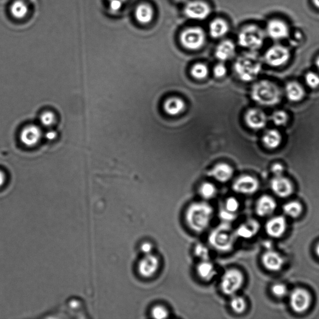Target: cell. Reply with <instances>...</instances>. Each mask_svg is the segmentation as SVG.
I'll list each match as a JSON object with an SVG mask.
<instances>
[{"instance_id": "8fae6325", "label": "cell", "mask_w": 319, "mask_h": 319, "mask_svg": "<svg viewBox=\"0 0 319 319\" xmlns=\"http://www.w3.org/2000/svg\"><path fill=\"white\" fill-rule=\"evenodd\" d=\"M233 190L236 193L243 194L255 193L259 188V182L256 178L250 175H243L235 181Z\"/></svg>"}, {"instance_id": "5b68a950", "label": "cell", "mask_w": 319, "mask_h": 319, "mask_svg": "<svg viewBox=\"0 0 319 319\" xmlns=\"http://www.w3.org/2000/svg\"><path fill=\"white\" fill-rule=\"evenodd\" d=\"M264 33L256 25H249L244 28L238 35V43L241 47L255 51L263 45Z\"/></svg>"}, {"instance_id": "7dc6e473", "label": "cell", "mask_w": 319, "mask_h": 319, "mask_svg": "<svg viewBox=\"0 0 319 319\" xmlns=\"http://www.w3.org/2000/svg\"><path fill=\"white\" fill-rule=\"evenodd\" d=\"M5 181H6V176L2 171H0V187L4 185Z\"/></svg>"}, {"instance_id": "d4e9b609", "label": "cell", "mask_w": 319, "mask_h": 319, "mask_svg": "<svg viewBox=\"0 0 319 319\" xmlns=\"http://www.w3.org/2000/svg\"><path fill=\"white\" fill-rule=\"evenodd\" d=\"M198 276L205 281H211L217 274L214 264L209 261H201L196 267Z\"/></svg>"}, {"instance_id": "9a60e30c", "label": "cell", "mask_w": 319, "mask_h": 319, "mask_svg": "<svg viewBox=\"0 0 319 319\" xmlns=\"http://www.w3.org/2000/svg\"><path fill=\"white\" fill-rule=\"evenodd\" d=\"M267 32L273 40H283L289 35V28L283 21L272 20L267 25Z\"/></svg>"}, {"instance_id": "836d02e7", "label": "cell", "mask_w": 319, "mask_h": 319, "mask_svg": "<svg viewBox=\"0 0 319 319\" xmlns=\"http://www.w3.org/2000/svg\"><path fill=\"white\" fill-rule=\"evenodd\" d=\"M194 255L201 261H209L210 254L208 248L203 244L198 243L195 246L194 250Z\"/></svg>"}, {"instance_id": "f546056e", "label": "cell", "mask_w": 319, "mask_h": 319, "mask_svg": "<svg viewBox=\"0 0 319 319\" xmlns=\"http://www.w3.org/2000/svg\"><path fill=\"white\" fill-rule=\"evenodd\" d=\"M200 196L204 199H211L217 195V189L214 184L205 182L201 184L199 188Z\"/></svg>"}, {"instance_id": "bcb514c9", "label": "cell", "mask_w": 319, "mask_h": 319, "mask_svg": "<svg viewBox=\"0 0 319 319\" xmlns=\"http://www.w3.org/2000/svg\"><path fill=\"white\" fill-rule=\"evenodd\" d=\"M56 136L57 134L54 131H49L46 135V139H47L48 140H50V141H52V140H54V139H55Z\"/></svg>"}, {"instance_id": "681fc988", "label": "cell", "mask_w": 319, "mask_h": 319, "mask_svg": "<svg viewBox=\"0 0 319 319\" xmlns=\"http://www.w3.org/2000/svg\"><path fill=\"white\" fill-rule=\"evenodd\" d=\"M315 63H316V66H317V68L319 69V56L318 57L317 59H316Z\"/></svg>"}, {"instance_id": "52a82bcc", "label": "cell", "mask_w": 319, "mask_h": 319, "mask_svg": "<svg viewBox=\"0 0 319 319\" xmlns=\"http://www.w3.org/2000/svg\"><path fill=\"white\" fill-rule=\"evenodd\" d=\"M206 41V35L200 28H187L181 33L180 41L184 48L196 51L203 47Z\"/></svg>"}, {"instance_id": "8d00e7d4", "label": "cell", "mask_w": 319, "mask_h": 319, "mask_svg": "<svg viewBox=\"0 0 319 319\" xmlns=\"http://www.w3.org/2000/svg\"><path fill=\"white\" fill-rule=\"evenodd\" d=\"M224 208L233 214H237L240 208V203L235 197H230L226 199Z\"/></svg>"}, {"instance_id": "7402d4cb", "label": "cell", "mask_w": 319, "mask_h": 319, "mask_svg": "<svg viewBox=\"0 0 319 319\" xmlns=\"http://www.w3.org/2000/svg\"><path fill=\"white\" fill-rule=\"evenodd\" d=\"M259 228L258 222L255 220H249L237 228L235 231L236 235L243 239H250L258 232Z\"/></svg>"}, {"instance_id": "ba28073f", "label": "cell", "mask_w": 319, "mask_h": 319, "mask_svg": "<svg viewBox=\"0 0 319 319\" xmlns=\"http://www.w3.org/2000/svg\"><path fill=\"white\" fill-rule=\"evenodd\" d=\"M289 49L281 45L272 46L265 54L266 63L274 67L284 66L289 61Z\"/></svg>"}, {"instance_id": "3957f363", "label": "cell", "mask_w": 319, "mask_h": 319, "mask_svg": "<svg viewBox=\"0 0 319 319\" xmlns=\"http://www.w3.org/2000/svg\"><path fill=\"white\" fill-rule=\"evenodd\" d=\"M251 97L259 105L273 106L281 101L282 92L275 83L268 80H263L253 85L251 90Z\"/></svg>"}, {"instance_id": "c3c4849f", "label": "cell", "mask_w": 319, "mask_h": 319, "mask_svg": "<svg viewBox=\"0 0 319 319\" xmlns=\"http://www.w3.org/2000/svg\"><path fill=\"white\" fill-rule=\"evenodd\" d=\"M312 2L315 7L319 9V0H312Z\"/></svg>"}, {"instance_id": "7bdbcfd3", "label": "cell", "mask_w": 319, "mask_h": 319, "mask_svg": "<svg viewBox=\"0 0 319 319\" xmlns=\"http://www.w3.org/2000/svg\"><path fill=\"white\" fill-rule=\"evenodd\" d=\"M227 70L224 64H217V66L215 67V76L217 77H219V78H222V77H224L226 74H227Z\"/></svg>"}, {"instance_id": "277c9868", "label": "cell", "mask_w": 319, "mask_h": 319, "mask_svg": "<svg viewBox=\"0 0 319 319\" xmlns=\"http://www.w3.org/2000/svg\"><path fill=\"white\" fill-rule=\"evenodd\" d=\"M237 237L230 224L223 222L210 233L208 241L215 250L227 253L233 250Z\"/></svg>"}, {"instance_id": "d6a6232c", "label": "cell", "mask_w": 319, "mask_h": 319, "mask_svg": "<svg viewBox=\"0 0 319 319\" xmlns=\"http://www.w3.org/2000/svg\"><path fill=\"white\" fill-rule=\"evenodd\" d=\"M191 73L194 78L203 79L206 78L208 74V69L206 65L203 64H196L192 67Z\"/></svg>"}, {"instance_id": "83f0119b", "label": "cell", "mask_w": 319, "mask_h": 319, "mask_svg": "<svg viewBox=\"0 0 319 319\" xmlns=\"http://www.w3.org/2000/svg\"><path fill=\"white\" fill-rule=\"evenodd\" d=\"M154 10L147 4H141L137 7L135 12V17L137 22L142 25L149 24L154 18Z\"/></svg>"}, {"instance_id": "e575fe53", "label": "cell", "mask_w": 319, "mask_h": 319, "mask_svg": "<svg viewBox=\"0 0 319 319\" xmlns=\"http://www.w3.org/2000/svg\"><path fill=\"white\" fill-rule=\"evenodd\" d=\"M288 115L283 111H277L272 114V121L276 126H284L288 122Z\"/></svg>"}, {"instance_id": "1f68e13d", "label": "cell", "mask_w": 319, "mask_h": 319, "mask_svg": "<svg viewBox=\"0 0 319 319\" xmlns=\"http://www.w3.org/2000/svg\"><path fill=\"white\" fill-rule=\"evenodd\" d=\"M230 306L235 313L240 314V313L245 312L247 304H246V300L243 297L235 296L231 299Z\"/></svg>"}, {"instance_id": "e0dca14e", "label": "cell", "mask_w": 319, "mask_h": 319, "mask_svg": "<svg viewBox=\"0 0 319 319\" xmlns=\"http://www.w3.org/2000/svg\"><path fill=\"white\" fill-rule=\"evenodd\" d=\"M286 220L282 217L273 218L267 223L266 226L267 233L273 238L281 237L286 230Z\"/></svg>"}, {"instance_id": "cb8c5ba5", "label": "cell", "mask_w": 319, "mask_h": 319, "mask_svg": "<svg viewBox=\"0 0 319 319\" xmlns=\"http://www.w3.org/2000/svg\"><path fill=\"white\" fill-rule=\"evenodd\" d=\"M263 145L267 149H276L281 145L282 137L281 133L277 130L270 129L266 131L262 139Z\"/></svg>"}, {"instance_id": "ac0fdd59", "label": "cell", "mask_w": 319, "mask_h": 319, "mask_svg": "<svg viewBox=\"0 0 319 319\" xmlns=\"http://www.w3.org/2000/svg\"><path fill=\"white\" fill-rule=\"evenodd\" d=\"M263 265L271 271H279L284 264V259L278 253L269 251L264 253L262 258Z\"/></svg>"}, {"instance_id": "6da1fadb", "label": "cell", "mask_w": 319, "mask_h": 319, "mask_svg": "<svg viewBox=\"0 0 319 319\" xmlns=\"http://www.w3.org/2000/svg\"><path fill=\"white\" fill-rule=\"evenodd\" d=\"M214 212V207L206 202H194L189 205L186 209V224L194 232H204L211 224Z\"/></svg>"}, {"instance_id": "4fadbf2b", "label": "cell", "mask_w": 319, "mask_h": 319, "mask_svg": "<svg viewBox=\"0 0 319 319\" xmlns=\"http://www.w3.org/2000/svg\"><path fill=\"white\" fill-rule=\"evenodd\" d=\"M245 118L249 128L254 130L263 129L268 123L266 114L259 109H251L246 113Z\"/></svg>"}, {"instance_id": "ffe728a7", "label": "cell", "mask_w": 319, "mask_h": 319, "mask_svg": "<svg viewBox=\"0 0 319 319\" xmlns=\"http://www.w3.org/2000/svg\"><path fill=\"white\" fill-rule=\"evenodd\" d=\"M276 207V201L271 197L264 195L258 199L256 203V211L260 217L269 216L274 211Z\"/></svg>"}, {"instance_id": "7c38bea8", "label": "cell", "mask_w": 319, "mask_h": 319, "mask_svg": "<svg viewBox=\"0 0 319 319\" xmlns=\"http://www.w3.org/2000/svg\"><path fill=\"white\" fill-rule=\"evenodd\" d=\"M290 302L295 312L302 313L309 307L310 295L304 289H295L290 294Z\"/></svg>"}, {"instance_id": "f35d334b", "label": "cell", "mask_w": 319, "mask_h": 319, "mask_svg": "<svg viewBox=\"0 0 319 319\" xmlns=\"http://www.w3.org/2000/svg\"><path fill=\"white\" fill-rule=\"evenodd\" d=\"M219 217L223 222L230 224L231 222L235 221L237 219V214H233V212L227 211L224 207V208L220 209Z\"/></svg>"}, {"instance_id": "f6af8a7d", "label": "cell", "mask_w": 319, "mask_h": 319, "mask_svg": "<svg viewBox=\"0 0 319 319\" xmlns=\"http://www.w3.org/2000/svg\"><path fill=\"white\" fill-rule=\"evenodd\" d=\"M153 250V245L152 243L149 242H144L142 244L141 246V251L144 255H149L151 254Z\"/></svg>"}, {"instance_id": "60d3db41", "label": "cell", "mask_w": 319, "mask_h": 319, "mask_svg": "<svg viewBox=\"0 0 319 319\" xmlns=\"http://www.w3.org/2000/svg\"><path fill=\"white\" fill-rule=\"evenodd\" d=\"M108 2L109 9H110L111 12L116 14V13H118L123 9L124 5L127 2V0H108Z\"/></svg>"}, {"instance_id": "8992f818", "label": "cell", "mask_w": 319, "mask_h": 319, "mask_svg": "<svg viewBox=\"0 0 319 319\" xmlns=\"http://www.w3.org/2000/svg\"><path fill=\"white\" fill-rule=\"evenodd\" d=\"M244 276L242 272L237 269H228L222 277V291L227 295H233L243 286Z\"/></svg>"}, {"instance_id": "74e56055", "label": "cell", "mask_w": 319, "mask_h": 319, "mask_svg": "<svg viewBox=\"0 0 319 319\" xmlns=\"http://www.w3.org/2000/svg\"><path fill=\"white\" fill-rule=\"evenodd\" d=\"M306 84L312 89H316L319 87V76L315 72H309L305 75Z\"/></svg>"}, {"instance_id": "ee69618b", "label": "cell", "mask_w": 319, "mask_h": 319, "mask_svg": "<svg viewBox=\"0 0 319 319\" xmlns=\"http://www.w3.org/2000/svg\"><path fill=\"white\" fill-rule=\"evenodd\" d=\"M284 166L281 165V163H274V164L272 166L271 171L275 176L282 175L284 172Z\"/></svg>"}, {"instance_id": "d6986e66", "label": "cell", "mask_w": 319, "mask_h": 319, "mask_svg": "<svg viewBox=\"0 0 319 319\" xmlns=\"http://www.w3.org/2000/svg\"><path fill=\"white\" fill-rule=\"evenodd\" d=\"M215 180L221 183H226L232 178L233 175V169L227 163H220L212 168L209 173Z\"/></svg>"}, {"instance_id": "484cf974", "label": "cell", "mask_w": 319, "mask_h": 319, "mask_svg": "<svg viewBox=\"0 0 319 319\" xmlns=\"http://www.w3.org/2000/svg\"><path fill=\"white\" fill-rule=\"evenodd\" d=\"M229 30L228 23L221 18L212 21L209 27V35L212 38L219 39L224 37Z\"/></svg>"}, {"instance_id": "44dd1931", "label": "cell", "mask_w": 319, "mask_h": 319, "mask_svg": "<svg viewBox=\"0 0 319 319\" xmlns=\"http://www.w3.org/2000/svg\"><path fill=\"white\" fill-rule=\"evenodd\" d=\"M236 46L232 41L226 40L223 41L217 46L215 51L217 58L222 61L229 60L234 56Z\"/></svg>"}, {"instance_id": "603a6c76", "label": "cell", "mask_w": 319, "mask_h": 319, "mask_svg": "<svg viewBox=\"0 0 319 319\" xmlns=\"http://www.w3.org/2000/svg\"><path fill=\"white\" fill-rule=\"evenodd\" d=\"M285 92L288 99L294 102H299L305 96L304 89L299 83L295 81L287 83Z\"/></svg>"}, {"instance_id": "4316f807", "label": "cell", "mask_w": 319, "mask_h": 319, "mask_svg": "<svg viewBox=\"0 0 319 319\" xmlns=\"http://www.w3.org/2000/svg\"><path fill=\"white\" fill-rule=\"evenodd\" d=\"M185 103L178 97L168 98L164 103V110L168 115L175 116L183 113L185 110Z\"/></svg>"}, {"instance_id": "9c48e42d", "label": "cell", "mask_w": 319, "mask_h": 319, "mask_svg": "<svg viewBox=\"0 0 319 319\" xmlns=\"http://www.w3.org/2000/svg\"><path fill=\"white\" fill-rule=\"evenodd\" d=\"M184 13L186 17L191 20L201 21L209 16L211 9L206 3L200 0H194L186 4Z\"/></svg>"}, {"instance_id": "5bb4252c", "label": "cell", "mask_w": 319, "mask_h": 319, "mask_svg": "<svg viewBox=\"0 0 319 319\" xmlns=\"http://www.w3.org/2000/svg\"><path fill=\"white\" fill-rule=\"evenodd\" d=\"M272 191L276 195L285 198L292 193L293 186L289 179L282 175L275 176L271 182Z\"/></svg>"}, {"instance_id": "816d5d0a", "label": "cell", "mask_w": 319, "mask_h": 319, "mask_svg": "<svg viewBox=\"0 0 319 319\" xmlns=\"http://www.w3.org/2000/svg\"><path fill=\"white\" fill-rule=\"evenodd\" d=\"M176 1L180 3H184L187 1V0H176Z\"/></svg>"}, {"instance_id": "f1b7e54d", "label": "cell", "mask_w": 319, "mask_h": 319, "mask_svg": "<svg viewBox=\"0 0 319 319\" xmlns=\"http://www.w3.org/2000/svg\"><path fill=\"white\" fill-rule=\"evenodd\" d=\"M12 16L17 19L22 20L27 16L28 13L27 5L22 0H16L10 7Z\"/></svg>"}, {"instance_id": "d590c367", "label": "cell", "mask_w": 319, "mask_h": 319, "mask_svg": "<svg viewBox=\"0 0 319 319\" xmlns=\"http://www.w3.org/2000/svg\"><path fill=\"white\" fill-rule=\"evenodd\" d=\"M152 317L156 319H165L168 317L169 312L164 306L157 305L154 306L151 310Z\"/></svg>"}, {"instance_id": "2e32d148", "label": "cell", "mask_w": 319, "mask_h": 319, "mask_svg": "<svg viewBox=\"0 0 319 319\" xmlns=\"http://www.w3.org/2000/svg\"><path fill=\"white\" fill-rule=\"evenodd\" d=\"M20 141L27 147H33L40 141L41 132L36 126H28L22 130L20 134Z\"/></svg>"}, {"instance_id": "7a4b0ae2", "label": "cell", "mask_w": 319, "mask_h": 319, "mask_svg": "<svg viewBox=\"0 0 319 319\" xmlns=\"http://www.w3.org/2000/svg\"><path fill=\"white\" fill-rule=\"evenodd\" d=\"M235 71L239 78L251 82L258 77L262 69V62L258 54L251 51L240 56L236 61Z\"/></svg>"}, {"instance_id": "f907efd6", "label": "cell", "mask_w": 319, "mask_h": 319, "mask_svg": "<svg viewBox=\"0 0 319 319\" xmlns=\"http://www.w3.org/2000/svg\"><path fill=\"white\" fill-rule=\"evenodd\" d=\"M316 253H317V256L319 257V244L316 248Z\"/></svg>"}, {"instance_id": "30bf717a", "label": "cell", "mask_w": 319, "mask_h": 319, "mask_svg": "<svg viewBox=\"0 0 319 319\" xmlns=\"http://www.w3.org/2000/svg\"><path fill=\"white\" fill-rule=\"evenodd\" d=\"M160 261L159 258L153 254L145 255L138 264V272L144 278L154 276L159 270Z\"/></svg>"}, {"instance_id": "b9f144b4", "label": "cell", "mask_w": 319, "mask_h": 319, "mask_svg": "<svg viewBox=\"0 0 319 319\" xmlns=\"http://www.w3.org/2000/svg\"><path fill=\"white\" fill-rule=\"evenodd\" d=\"M272 292L274 295L278 297L286 296L287 293V289L286 286L282 284H275L272 288Z\"/></svg>"}, {"instance_id": "4dcf8cb0", "label": "cell", "mask_w": 319, "mask_h": 319, "mask_svg": "<svg viewBox=\"0 0 319 319\" xmlns=\"http://www.w3.org/2000/svg\"><path fill=\"white\" fill-rule=\"evenodd\" d=\"M283 210L285 214H286L287 216L296 218L301 214L302 207L297 202L292 201L285 204Z\"/></svg>"}, {"instance_id": "ab89813d", "label": "cell", "mask_w": 319, "mask_h": 319, "mask_svg": "<svg viewBox=\"0 0 319 319\" xmlns=\"http://www.w3.org/2000/svg\"><path fill=\"white\" fill-rule=\"evenodd\" d=\"M40 121L44 126H51L53 125L54 121H55V116H54L53 113L50 112V111H47V112L44 113L41 116Z\"/></svg>"}]
</instances>
